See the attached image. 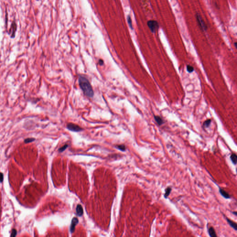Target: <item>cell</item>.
Masks as SVG:
<instances>
[{
	"label": "cell",
	"mask_w": 237,
	"mask_h": 237,
	"mask_svg": "<svg viewBox=\"0 0 237 237\" xmlns=\"http://www.w3.org/2000/svg\"><path fill=\"white\" fill-rule=\"evenodd\" d=\"M211 121L210 120H207L206 121H205L203 123V126L205 127H208L210 126V124L211 123Z\"/></svg>",
	"instance_id": "obj_16"
},
{
	"label": "cell",
	"mask_w": 237,
	"mask_h": 237,
	"mask_svg": "<svg viewBox=\"0 0 237 237\" xmlns=\"http://www.w3.org/2000/svg\"><path fill=\"white\" fill-rule=\"evenodd\" d=\"M76 214L78 216H82L83 215V208L81 205L78 204L76 206Z\"/></svg>",
	"instance_id": "obj_8"
},
{
	"label": "cell",
	"mask_w": 237,
	"mask_h": 237,
	"mask_svg": "<svg viewBox=\"0 0 237 237\" xmlns=\"http://www.w3.org/2000/svg\"><path fill=\"white\" fill-rule=\"evenodd\" d=\"M187 70L188 72L191 73V72H192L193 71H194V68L191 65H188L187 66Z\"/></svg>",
	"instance_id": "obj_17"
},
{
	"label": "cell",
	"mask_w": 237,
	"mask_h": 237,
	"mask_svg": "<svg viewBox=\"0 0 237 237\" xmlns=\"http://www.w3.org/2000/svg\"><path fill=\"white\" fill-rule=\"evenodd\" d=\"M68 146V145H64L62 147L60 148L58 150V151H59V152H63V151H64V150L66 149Z\"/></svg>",
	"instance_id": "obj_20"
},
{
	"label": "cell",
	"mask_w": 237,
	"mask_h": 237,
	"mask_svg": "<svg viewBox=\"0 0 237 237\" xmlns=\"http://www.w3.org/2000/svg\"><path fill=\"white\" fill-rule=\"evenodd\" d=\"M103 63H104V62H103V60H101V59H100V60H99V63L100 64V65H103Z\"/></svg>",
	"instance_id": "obj_22"
},
{
	"label": "cell",
	"mask_w": 237,
	"mask_h": 237,
	"mask_svg": "<svg viewBox=\"0 0 237 237\" xmlns=\"http://www.w3.org/2000/svg\"><path fill=\"white\" fill-rule=\"evenodd\" d=\"M148 27L150 30V32L155 33L159 29V26L158 21L155 20H150L147 22Z\"/></svg>",
	"instance_id": "obj_2"
},
{
	"label": "cell",
	"mask_w": 237,
	"mask_h": 237,
	"mask_svg": "<svg viewBox=\"0 0 237 237\" xmlns=\"http://www.w3.org/2000/svg\"><path fill=\"white\" fill-rule=\"evenodd\" d=\"M154 118H155V121H156V122L158 123V125L161 126L162 124H163V119L161 118L160 116H154Z\"/></svg>",
	"instance_id": "obj_11"
},
{
	"label": "cell",
	"mask_w": 237,
	"mask_h": 237,
	"mask_svg": "<svg viewBox=\"0 0 237 237\" xmlns=\"http://www.w3.org/2000/svg\"><path fill=\"white\" fill-rule=\"evenodd\" d=\"M35 139L34 138H27L24 140V142L26 144H28L29 143H31L34 141Z\"/></svg>",
	"instance_id": "obj_15"
},
{
	"label": "cell",
	"mask_w": 237,
	"mask_h": 237,
	"mask_svg": "<svg viewBox=\"0 0 237 237\" xmlns=\"http://www.w3.org/2000/svg\"><path fill=\"white\" fill-rule=\"evenodd\" d=\"M16 25L15 23H13L12 26V27L10 30L11 33V35L12 37H13L14 36V34L16 31Z\"/></svg>",
	"instance_id": "obj_13"
},
{
	"label": "cell",
	"mask_w": 237,
	"mask_h": 237,
	"mask_svg": "<svg viewBox=\"0 0 237 237\" xmlns=\"http://www.w3.org/2000/svg\"><path fill=\"white\" fill-rule=\"evenodd\" d=\"M127 21H128V24H129L130 27L132 29H133V28H132V20H131V18L130 16H128V17H127Z\"/></svg>",
	"instance_id": "obj_19"
},
{
	"label": "cell",
	"mask_w": 237,
	"mask_h": 237,
	"mask_svg": "<svg viewBox=\"0 0 237 237\" xmlns=\"http://www.w3.org/2000/svg\"><path fill=\"white\" fill-rule=\"evenodd\" d=\"M235 46V47L237 48V42H235L234 43Z\"/></svg>",
	"instance_id": "obj_24"
},
{
	"label": "cell",
	"mask_w": 237,
	"mask_h": 237,
	"mask_svg": "<svg viewBox=\"0 0 237 237\" xmlns=\"http://www.w3.org/2000/svg\"><path fill=\"white\" fill-rule=\"evenodd\" d=\"M230 158L231 160L232 163L233 164L236 165L237 164V156L235 153H232V154L230 156Z\"/></svg>",
	"instance_id": "obj_10"
},
{
	"label": "cell",
	"mask_w": 237,
	"mask_h": 237,
	"mask_svg": "<svg viewBox=\"0 0 237 237\" xmlns=\"http://www.w3.org/2000/svg\"><path fill=\"white\" fill-rule=\"evenodd\" d=\"M3 178H4V176L3 173L0 172V182H3Z\"/></svg>",
	"instance_id": "obj_21"
},
{
	"label": "cell",
	"mask_w": 237,
	"mask_h": 237,
	"mask_svg": "<svg viewBox=\"0 0 237 237\" xmlns=\"http://www.w3.org/2000/svg\"><path fill=\"white\" fill-rule=\"evenodd\" d=\"M67 128L70 131L73 132H78L82 131L83 129L79 126L74 124L70 123L67 125Z\"/></svg>",
	"instance_id": "obj_4"
},
{
	"label": "cell",
	"mask_w": 237,
	"mask_h": 237,
	"mask_svg": "<svg viewBox=\"0 0 237 237\" xmlns=\"http://www.w3.org/2000/svg\"><path fill=\"white\" fill-rule=\"evenodd\" d=\"M208 234L211 237H216L217 236L216 235V232L213 227H210L208 229Z\"/></svg>",
	"instance_id": "obj_9"
},
{
	"label": "cell",
	"mask_w": 237,
	"mask_h": 237,
	"mask_svg": "<svg viewBox=\"0 0 237 237\" xmlns=\"http://www.w3.org/2000/svg\"><path fill=\"white\" fill-rule=\"evenodd\" d=\"M172 190V189L171 187H168L166 188L165 190V193L164 194V197L165 198H167L169 196V195H170L171 193Z\"/></svg>",
	"instance_id": "obj_12"
},
{
	"label": "cell",
	"mask_w": 237,
	"mask_h": 237,
	"mask_svg": "<svg viewBox=\"0 0 237 237\" xmlns=\"http://www.w3.org/2000/svg\"><path fill=\"white\" fill-rule=\"evenodd\" d=\"M116 147L117 148V149H118L120 150L123 151H124L126 150V147H125V146L123 145H117V146H116Z\"/></svg>",
	"instance_id": "obj_14"
},
{
	"label": "cell",
	"mask_w": 237,
	"mask_h": 237,
	"mask_svg": "<svg viewBox=\"0 0 237 237\" xmlns=\"http://www.w3.org/2000/svg\"><path fill=\"white\" fill-rule=\"evenodd\" d=\"M232 213H233V214L234 215H235V216H237V213L236 211H235V212H232Z\"/></svg>",
	"instance_id": "obj_23"
},
{
	"label": "cell",
	"mask_w": 237,
	"mask_h": 237,
	"mask_svg": "<svg viewBox=\"0 0 237 237\" xmlns=\"http://www.w3.org/2000/svg\"><path fill=\"white\" fill-rule=\"evenodd\" d=\"M17 231H16V229H13V230H12V232H11V234L10 237H15V236H16V235H17Z\"/></svg>",
	"instance_id": "obj_18"
},
{
	"label": "cell",
	"mask_w": 237,
	"mask_h": 237,
	"mask_svg": "<svg viewBox=\"0 0 237 237\" xmlns=\"http://www.w3.org/2000/svg\"><path fill=\"white\" fill-rule=\"evenodd\" d=\"M78 81L79 86L84 94L89 97H93L94 92L88 79L83 76H79Z\"/></svg>",
	"instance_id": "obj_1"
},
{
	"label": "cell",
	"mask_w": 237,
	"mask_h": 237,
	"mask_svg": "<svg viewBox=\"0 0 237 237\" xmlns=\"http://www.w3.org/2000/svg\"><path fill=\"white\" fill-rule=\"evenodd\" d=\"M196 21H197L198 24L200 26V29L203 30V31H206L207 29V26L204 21L203 18H202V17L201 16L200 14L199 13L196 14Z\"/></svg>",
	"instance_id": "obj_3"
},
{
	"label": "cell",
	"mask_w": 237,
	"mask_h": 237,
	"mask_svg": "<svg viewBox=\"0 0 237 237\" xmlns=\"http://www.w3.org/2000/svg\"><path fill=\"white\" fill-rule=\"evenodd\" d=\"M225 218L227 220V222L228 224H229V226L232 227L233 229H234L235 231L237 230V225L236 223H235L234 221H232L230 219H228L227 218V217H225Z\"/></svg>",
	"instance_id": "obj_7"
},
{
	"label": "cell",
	"mask_w": 237,
	"mask_h": 237,
	"mask_svg": "<svg viewBox=\"0 0 237 237\" xmlns=\"http://www.w3.org/2000/svg\"><path fill=\"white\" fill-rule=\"evenodd\" d=\"M219 192L220 193V194L225 199H228L231 198L230 195H229L227 191H226L225 190L220 188L219 189Z\"/></svg>",
	"instance_id": "obj_6"
},
{
	"label": "cell",
	"mask_w": 237,
	"mask_h": 237,
	"mask_svg": "<svg viewBox=\"0 0 237 237\" xmlns=\"http://www.w3.org/2000/svg\"><path fill=\"white\" fill-rule=\"evenodd\" d=\"M78 222H79L78 219L76 217H74L73 219H72L71 227H70V231L71 233H73L74 232L75 230V227L76 226V225L78 223Z\"/></svg>",
	"instance_id": "obj_5"
}]
</instances>
